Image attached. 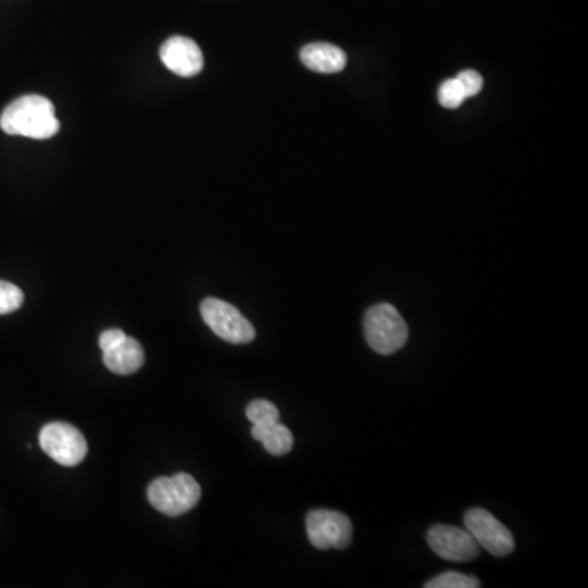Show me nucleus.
I'll use <instances>...</instances> for the list:
<instances>
[{"instance_id":"f03ea898","label":"nucleus","mask_w":588,"mask_h":588,"mask_svg":"<svg viewBox=\"0 0 588 588\" xmlns=\"http://www.w3.org/2000/svg\"><path fill=\"white\" fill-rule=\"evenodd\" d=\"M365 339L371 350L379 355L399 352L409 339L407 327L401 312L392 304H376L365 314Z\"/></svg>"},{"instance_id":"7ed1b4c3","label":"nucleus","mask_w":588,"mask_h":588,"mask_svg":"<svg viewBox=\"0 0 588 588\" xmlns=\"http://www.w3.org/2000/svg\"><path fill=\"white\" fill-rule=\"evenodd\" d=\"M147 499L152 507L167 517H180L198 505L201 487L195 477L187 473L157 477L147 489Z\"/></svg>"},{"instance_id":"9d476101","label":"nucleus","mask_w":588,"mask_h":588,"mask_svg":"<svg viewBox=\"0 0 588 588\" xmlns=\"http://www.w3.org/2000/svg\"><path fill=\"white\" fill-rule=\"evenodd\" d=\"M103 363L115 375H133L144 365L143 347L138 340L126 335L118 345L103 352Z\"/></svg>"},{"instance_id":"4468645a","label":"nucleus","mask_w":588,"mask_h":588,"mask_svg":"<svg viewBox=\"0 0 588 588\" xmlns=\"http://www.w3.org/2000/svg\"><path fill=\"white\" fill-rule=\"evenodd\" d=\"M427 588H477L481 587V582L473 575L461 574V572H445L428 580L425 584Z\"/></svg>"},{"instance_id":"39448f33","label":"nucleus","mask_w":588,"mask_h":588,"mask_svg":"<svg viewBox=\"0 0 588 588\" xmlns=\"http://www.w3.org/2000/svg\"><path fill=\"white\" fill-rule=\"evenodd\" d=\"M40 446L49 458L67 468L81 464L89 451L84 435L64 422H51L41 428Z\"/></svg>"},{"instance_id":"f3484780","label":"nucleus","mask_w":588,"mask_h":588,"mask_svg":"<svg viewBox=\"0 0 588 588\" xmlns=\"http://www.w3.org/2000/svg\"><path fill=\"white\" fill-rule=\"evenodd\" d=\"M456 77H458V81L463 85L464 92H466V97L468 98L479 94L482 87H484V79H482L481 74L476 71H471V69L459 72Z\"/></svg>"},{"instance_id":"a211bd4d","label":"nucleus","mask_w":588,"mask_h":588,"mask_svg":"<svg viewBox=\"0 0 588 588\" xmlns=\"http://www.w3.org/2000/svg\"><path fill=\"white\" fill-rule=\"evenodd\" d=\"M126 334L121 329H108L100 335L98 345L102 348V352H107L110 348L115 347L121 340L125 339Z\"/></svg>"},{"instance_id":"423d86ee","label":"nucleus","mask_w":588,"mask_h":588,"mask_svg":"<svg viewBox=\"0 0 588 588\" xmlns=\"http://www.w3.org/2000/svg\"><path fill=\"white\" fill-rule=\"evenodd\" d=\"M306 530L312 546L321 551L347 549L352 543L350 518L335 510H312L306 517Z\"/></svg>"},{"instance_id":"6e6552de","label":"nucleus","mask_w":588,"mask_h":588,"mask_svg":"<svg viewBox=\"0 0 588 588\" xmlns=\"http://www.w3.org/2000/svg\"><path fill=\"white\" fill-rule=\"evenodd\" d=\"M427 541L433 553L451 562L474 561L481 554V546L464 528L435 525L428 530Z\"/></svg>"},{"instance_id":"1a4fd4ad","label":"nucleus","mask_w":588,"mask_h":588,"mask_svg":"<svg viewBox=\"0 0 588 588\" xmlns=\"http://www.w3.org/2000/svg\"><path fill=\"white\" fill-rule=\"evenodd\" d=\"M162 63L180 77H195L203 69L200 46L187 36H172L161 48Z\"/></svg>"},{"instance_id":"dca6fc26","label":"nucleus","mask_w":588,"mask_h":588,"mask_svg":"<svg viewBox=\"0 0 588 588\" xmlns=\"http://www.w3.org/2000/svg\"><path fill=\"white\" fill-rule=\"evenodd\" d=\"M466 98L468 97H466V92H464L461 82L458 81V77L443 82L438 90V100L445 108H458L459 105H463Z\"/></svg>"},{"instance_id":"9b49d317","label":"nucleus","mask_w":588,"mask_h":588,"mask_svg":"<svg viewBox=\"0 0 588 588\" xmlns=\"http://www.w3.org/2000/svg\"><path fill=\"white\" fill-rule=\"evenodd\" d=\"M301 61L311 71L335 74L347 66V54L330 43H311L301 49Z\"/></svg>"},{"instance_id":"ddd939ff","label":"nucleus","mask_w":588,"mask_h":588,"mask_svg":"<svg viewBox=\"0 0 588 588\" xmlns=\"http://www.w3.org/2000/svg\"><path fill=\"white\" fill-rule=\"evenodd\" d=\"M245 414H247V419L252 422V425H268L280 422V410L275 404L265 401V399L250 402Z\"/></svg>"},{"instance_id":"0eeeda50","label":"nucleus","mask_w":588,"mask_h":588,"mask_svg":"<svg viewBox=\"0 0 588 588\" xmlns=\"http://www.w3.org/2000/svg\"><path fill=\"white\" fill-rule=\"evenodd\" d=\"M466 530L474 536L479 546L492 556L504 557L515 549V539L504 523L484 508H471L464 515Z\"/></svg>"},{"instance_id":"f8f14e48","label":"nucleus","mask_w":588,"mask_h":588,"mask_svg":"<svg viewBox=\"0 0 588 588\" xmlns=\"http://www.w3.org/2000/svg\"><path fill=\"white\" fill-rule=\"evenodd\" d=\"M252 437L262 443L263 448L273 456L288 455L293 450V433L280 422L268 425H254Z\"/></svg>"},{"instance_id":"f257e3e1","label":"nucleus","mask_w":588,"mask_h":588,"mask_svg":"<svg viewBox=\"0 0 588 588\" xmlns=\"http://www.w3.org/2000/svg\"><path fill=\"white\" fill-rule=\"evenodd\" d=\"M0 128L10 136L49 139L59 131V121L51 100L41 95H23L5 107Z\"/></svg>"},{"instance_id":"20e7f679","label":"nucleus","mask_w":588,"mask_h":588,"mask_svg":"<svg viewBox=\"0 0 588 588\" xmlns=\"http://www.w3.org/2000/svg\"><path fill=\"white\" fill-rule=\"evenodd\" d=\"M201 316L206 326L218 335L219 339L234 345H244L255 339V329L239 309L221 299L208 298L201 303Z\"/></svg>"},{"instance_id":"2eb2a0df","label":"nucleus","mask_w":588,"mask_h":588,"mask_svg":"<svg viewBox=\"0 0 588 588\" xmlns=\"http://www.w3.org/2000/svg\"><path fill=\"white\" fill-rule=\"evenodd\" d=\"M25 296L23 291L14 283L0 280V316H7L22 308Z\"/></svg>"}]
</instances>
